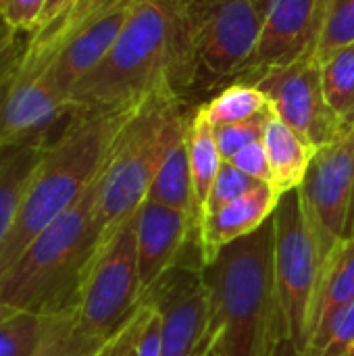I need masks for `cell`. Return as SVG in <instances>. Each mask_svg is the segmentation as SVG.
Listing matches in <instances>:
<instances>
[{"instance_id":"27","label":"cell","mask_w":354,"mask_h":356,"mask_svg":"<svg viewBox=\"0 0 354 356\" xmlns=\"http://www.w3.org/2000/svg\"><path fill=\"white\" fill-rule=\"evenodd\" d=\"M271 115H273V108L259 117L246 119V121L215 127V138H217V146H219L223 161H232V156L238 154L244 146L263 140V131H265Z\"/></svg>"},{"instance_id":"31","label":"cell","mask_w":354,"mask_h":356,"mask_svg":"<svg viewBox=\"0 0 354 356\" xmlns=\"http://www.w3.org/2000/svg\"><path fill=\"white\" fill-rule=\"evenodd\" d=\"M48 0H0V17L13 29L35 31Z\"/></svg>"},{"instance_id":"37","label":"cell","mask_w":354,"mask_h":356,"mask_svg":"<svg viewBox=\"0 0 354 356\" xmlns=\"http://www.w3.org/2000/svg\"><path fill=\"white\" fill-rule=\"evenodd\" d=\"M353 125H354V111H353V115L346 119V129H348V127H353Z\"/></svg>"},{"instance_id":"18","label":"cell","mask_w":354,"mask_h":356,"mask_svg":"<svg viewBox=\"0 0 354 356\" xmlns=\"http://www.w3.org/2000/svg\"><path fill=\"white\" fill-rule=\"evenodd\" d=\"M263 146L269 159L273 188L280 194L296 190L303 184L317 148H313L303 136L286 125L275 113L263 131Z\"/></svg>"},{"instance_id":"22","label":"cell","mask_w":354,"mask_h":356,"mask_svg":"<svg viewBox=\"0 0 354 356\" xmlns=\"http://www.w3.org/2000/svg\"><path fill=\"white\" fill-rule=\"evenodd\" d=\"M213 127L246 121L271 111L269 98L255 83H232L211 102L200 106Z\"/></svg>"},{"instance_id":"7","label":"cell","mask_w":354,"mask_h":356,"mask_svg":"<svg viewBox=\"0 0 354 356\" xmlns=\"http://www.w3.org/2000/svg\"><path fill=\"white\" fill-rule=\"evenodd\" d=\"M271 223L275 234V284L286 338L305 353L325 254L296 190L282 194Z\"/></svg>"},{"instance_id":"5","label":"cell","mask_w":354,"mask_h":356,"mask_svg":"<svg viewBox=\"0 0 354 356\" xmlns=\"http://www.w3.org/2000/svg\"><path fill=\"white\" fill-rule=\"evenodd\" d=\"M190 115L171 88L148 94L117 134L96 188V221L102 238L136 215L148 198L154 175L186 131ZM100 238V240H102Z\"/></svg>"},{"instance_id":"19","label":"cell","mask_w":354,"mask_h":356,"mask_svg":"<svg viewBox=\"0 0 354 356\" xmlns=\"http://www.w3.org/2000/svg\"><path fill=\"white\" fill-rule=\"evenodd\" d=\"M190 125V123H188ZM148 198L154 202H161L165 207H171L175 211H182L190 217H194L198 223L202 219L196 192H194V179L190 169V152H188V127L186 131L173 142L169 152L165 154L154 181L150 186Z\"/></svg>"},{"instance_id":"28","label":"cell","mask_w":354,"mask_h":356,"mask_svg":"<svg viewBox=\"0 0 354 356\" xmlns=\"http://www.w3.org/2000/svg\"><path fill=\"white\" fill-rule=\"evenodd\" d=\"M257 186H261V181L252 179L250 175H246L244 171H240L230 161H223V165H221V169H219V173H217V177L213 181V188L209 192V198H207L202 217L207 213H213V211L225 207L227 202H232V200L248 194Z\"/></svg>"},{"instance_id":"34","label":"cell","mask_w":354,"mask_h":356,"mask_svg":"<svg viewBox=\"0 0 354 356\" xmlns=\"http://www.w3.org/2000/svg\"><path fill=\"white\" fill-rule=\"evenodd\" d=\"M269 356H303V353L298 350V346H296L290 338L284 336V338L275 344L273 353Z\"/></svg>"},{"instance_id":"6","label":"cell","mask_w":354,"mask_h":356,"mask_svg":"<svg viewBox=\"0 0 354 356\" xmlns=\"http://www.w3.org/2000/svg\"><path fill=\"white\" fill-rule=\"evenodd\" d=\"M136 250V215L106 234L77 288L73 311L79 330L104 344L115 336L142 302Z\"/></svg>"},{"instance_id":"35","label":"cell","mask_w":354,"mask_h":356,"mask_svg":"<svg viewBox=\"0 0 354 356\" xmlns=\"http://www.w3.org/2000/svg\"><path fill=\"white\" fill-rule=\"evenodd\" d=\"M354 236V198H353V209H351V219H348V227H346V238Z\"/></svg>"},{"instance_id":"15","label":"cell","mask_w":354,"mask_h":356,"mask_svg":"<svg viewBox=\"0 0 354 356\" xmlns=\"http://www.w3.org/2000/svg\"><path fill=\"white\" fill-rule=\"evenodd\" d=\"M319 25V0H271L257 48L242 77L255 83L261 75L298 58L315 44Z\"/></svg>"},{"instance_id":"25","label":"cell","mask_w":354,"mask_h":356,"mask_svg":"<svg viewBox=\"0 0 354 356\" xmlns=\"http://www.w3.org/2000/svg\"><path fill=\"white\" fill-rule=\"evenodd\" d=\"M354 42V0H319V25L313 52L321 63L334 50Z\"/></svg>"},{"instance_id":"36","label":"cell","mask_w":354,"mask_h":356,"mask_svg":"<svg viewBox=\"0 0 354 356\" xmlns=\"http://www.w3.org/2000/svg\"><path fill=\"white\" fill-rule=\"evenodd\" d=\"M8 148H10V146H2V144H0V163H2V159H4V154L8 152Z\"/></svg>"},{"instance_id":"20","label":"cell","mask_w":354,"mask_h":356,"mask_svg":"<svg viewBox=\"0 0 354 356\" xmlns=\"http://www.w3.org/2000/svg\"><path fill=\"white\" fill-rule=\"evenodd\" d=\"M46 146V144H44ZM40 144L10 146L0 163V252L21 213V204L40 161Z\"/></svg>"},{"instance_id":"40","label":"cell","mask_w":354,"mask_h":356,"mask_svg":"<svg viewBox=\"0 0 354 356\" xmlns=\"http://www.w3.org/2000/svg\"><path fill=\"white\" fill-rule=\"evenodd\" d=\"M351 356H354V346H353V350H351Z\"/></svg>"},{"instance_id":"17","label":"cell","mask_w":354,"mask_h":356,"mask_svg":"<svg viewBox=\"0 0 354 356\" xmlns=\"http://www.w3.org/2000/svg\"><path fill=\"white\" fill-rule=\"evenodd\" d=\"M351 302H354V236L338 242L325 257L305 353L325 334L332 321Z\"/></svg>"},{"instance_id":"4","label":"cell","mask_w":354,"mask_h":356,"mask_svg":"<svg viewBox=\"0 0 354 356\" xmlns=\"http://www.w3.org/2000/svg\"><path fill=\"white\" fill-rule=\"evenodd\" d=\"M96 188L98 179L0 271L2 309L50 317L73 307L81 277L102 238L96 221Z\"/></svg>"},{"instance_id":"3","label":"cell","mask_w":354,"mask_h":356,"mask_svg":"<svg viewBox=\"0 0 354 356\" xmlns=\"http://www.w3.org/2000/svg\"><path fill=\"white\" fill-rule=\"evenodd\" d=\"M138 104L75 111L65 127L42 148L21 213L0 252V271L92 188L102 173L117 134Z\"/></svg>"},{"instance_id":"8","label":"cell","mask_w":354,"mask_h":356,"mask_svg":"<svg viewBox=\"0 0 354 356\" xmlns=\"http://www.w3.org/2000/svg\"><path fill=\"white\" fill-rule=\"evenodd\" d=\"M190 29L198 77L242 75L250 60L271 0H179Z\"/></svg>"},{"instance_id":"13","label":"cell","mask_w":354,"mask_h":356,"mask_svg":"<svg viewBox=\"0 0 354 356\" xmlns=\"http://www.w3.org/2000/svg\"><path fill=\"white\" fill-rule=\"evenodd\" d=\"M198 232L200 223L182 211L150 198L140 204L136 211V250L142 294H148L182 265L202 267Z\"/></svg>"},{"instance_id":"38","label":"cell","mask_w":354,"mask_h":356,"mask_svg":"<svg viewBox=\"0 0 354 356\" xmlns=\"http://www.w3.org/2000/svg\"><path fill=\"white\" fill-rule=\"evenodd\" d=\"M213 348H215V344H213V346H211L209 350H204V353H202V355H200V356H209V355H211V350H213Z\"/></svg>"},{"instance_id":"9","label":"cell","mask_w":354,"mask_h":356,"mask_svg":"<svg viewBox=\"0 0 354 356\" xmlns=\"http://www.w3.org/2000/svg\"><path fill=\"white\" fill-rule=\"evenodd\" d=\"M73 113L54 81L52 60L23 56L0 98V144L44 146L65 127Z\"/></svg>"},{"instance_id":"1","label":"cell","mask_w":354,"mask_h":356,"mask_svg":"<svg viewBox=\"0 0 354 356\" xmlns=\"http://www.w3.org/2000/svg\"><path fill=\"white\" fill-rule=\"evenodd\" d=\"M198 79V63L179 0H136L106 52L69 92L73 111L138 104L171 88L179 96Z\"/></svg>"},{"instance_id":"33","label":"cell","mask_w":354,"mask_h":356,"mask_svg":"<svg viewBox=\"0 0 354 356\" xmlns=\"http://www.w3.org/2000/svg\"><path fill=\"white\" fill-rule=\"evenodd\" d=\"M71 4V0H48V4H46V8H44V15H42V21H40V27L38 29H42V27H46L48 23H52L67 6ZM35 29V31H38ZM33 31V33H35Z\"/></svg>"},{"instance_id":"14","label":"cell","mask_w":354,"mask_h":356,"mask_svg":"<svg viewBox=\"0 0 354 356\" xmlns=\"http://www.w3.org/2000/svg\"><path fill=\"white\" fill-rule=\"evenodd\" d=\"M134 2L136 0H113L104 4L102 8L90 13L56 46L38 52L27 50L25 56L50 58L54 81L69 100V92L73 90V86L106 56L115 40L119 38Z\"/></svg>"},{"instance_id":"29","label":"cell","mask_w":354,"mask_h":356,"mask_svg":"<svg viewBox=\"0 0 354 356\" xmlns=\"http://www.w3.org/2000/svg\"><path fill=\"white\" fill-rule=\"evenodd\" d=\"M354 346V302L325 330V334L303 356H351Z\"/></svg>"},{"instance_id":"24","label":"cell","mask_w":354,"mask_h":356,"mask_svg":"<svg viewBox=\"0 0 354 356\" xmlns=\"http://www.w3.org/2000/svg\"><path fill=\"white\" fill-rule=\"evenodd\" d=\"M100 344L90 340L77 325L75 311L65 309L44 317V334L33 356H96Z\"/></svg>"},{"instance_id":"11","label":"cell","mask_w":354,"mask_h":356,"mask_svg":"<svg viewBox=\"0 0 354 356\" xmlns=\"http://www.w3.org/2000/svg\"><path fill=\"white\" fill-rule=\"evenodd\" d=\"M303 211L328 257L346 238L354 198V125L317 148L303 184L296 188Z\"/></svg>"},{"instance_id":"23","label":"cell","mask_w":354,"mask_h":356,"mask_svg":"<svg viewBox=\"0 0 354 356\" xmlns=\"http://www.w3.org/2000/svg\"><path fill=\"white\" fill-rule=\"evenodd\" d=\"M323 94L332 111L344 121L354 111V42L346 44L321 60Z\"/></svg>"},{"instance_id":"12","label":"cell","mask_w":354,"mask_h":356,"mask_svg":"<svg viewBox=\"0 0 354 356\" xmlns=\"http://www.w3.org/2000/svg\"><path fill=\"white\" fill-rule=\"evenodd\" d=\"M144 298H150L161 313V356H200L215 344L200 265L173 269Z\"/></svg>"},{"instance_id":"39","label":"cell","mask_w":354,"mask_h":356,"mask_svg":"<svg viewBox=\"0 0 354 356\" xmlns=\"http://www.w3.org/2000/svg\"><path fill=\"white\" fill-rule=\"evenodd\" d=\"M209 356H219V353H217V350L213 348V350H211V355H209Z\"/></svg>"},{"instance_id":"26","label":"cell","mask_w":354,"mask_h":356,"mask_svg":"<svg viewBox=\"0 0 354 356\" xmlns=\"http://www.w3.org/2000/svg\"><path fill=\"white\" fill-rule=\"evenodd\" d=\"M44 334V317L0 307V356H33Z\"/></svg>"},{"instance_id":"2","label":"cell","mask_w":354,"mask_h":356,"mask_svg":"<svg viewBox=\"0 0 354 356\" xmlns=\"http://www.w3.org/2000/svg\"><path fill=\"white\" fill-rule=\"evenodd\" d=\"M273 254L275 234L267 221L202 267L219 356H269L286 336Z\"/></svg>"},{"instance_id":"32","label":"cell","mask_w":354,"mask_h":356,"mask_svg":"<svg viewBox=\"0 0 354 356\" xmlns=\"http://www.w3.org/2000/svg\"><path fill=\"white\" fill-rule=\"evenodd\" d=\"M230 163L236 165V167H238L240 171H244L246 175H250L252 179H257V181H261V184L273 186V175H271V167H269V159H267L263 140L244 146L238 154L232 156Z\"/></svg>"},{"instance_id":"30","label":"cell","mask_w":354,"mask_h":356,"mask_svg":"<svg viewBox=\"0 0 354 356\" xmlns=\"http://www.w3.org/2000/svg\"><path fill=\"white\" fill-rule=\"evenodd\" d=\"M33 31L13 29L6 25V21L0 17V98L4 96L13 75L17 73L27 46L31 42Z\"/></svg>"},{"instance_id":"16","label":"cell","mask_w":354,"mask_h":356,"mask_svg":"<svg viewBox=\"0 0 354 356\" xmlns=\"http://www.w3.org/2000/svg\"><path fill=\"white\" fill-rule=\"evenodd\" d=\"M282 194L269 186L261 184L248 194L227 202L225 207L207 213L200 221L198 250L202 267L211 263L221 248L227 244L255 234L267 221H271Z\"/></svg>"},{"instance_id":"10","label":"cell","mask_w":354,"mask_h":356,"mask_svg":"<svg viewBox=\"0 0 354 356\" xmlns=\"http://www.w3.org/2000/svg\"><path fill=\"white\" fill-rule=\"evenodd\" d=\"M255 86L269 98L273 113L313 148H321L346 131L344 121L325 100L321 63L313 46L288 65L261 75Z\"/></svg>"},{"instance_id":"21","label":"cell","mask_w":354,"mask_h":356,"mask_svg":"<svg viewBox=\"0 0 354 356\" xmlns=\"http://www.w3.org/2000/svg\"><path fill=\"white\" fill-rule=\"evenodd\" d=\"M188 152H190V169H192V179H194V192H196L198 209L202 215L209 192L213 188V181H215L221 165H223V156L219 152L217 138H215V127L207 119L202 108H196L190 115Z\"/></svg>"}]
</instances>
